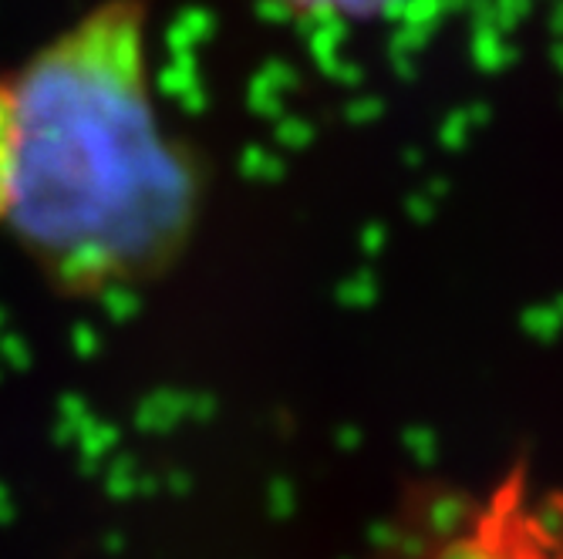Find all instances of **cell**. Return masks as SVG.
<instances>
[{"instance_id": "1", "label": "cell", "mask_w": 563, "mask_h": 559, "mask_svg": "<svg viewBox=\"0 0 563 559\" xmlns=\"http://www.w3.org/2000/svg\"><path fill=\"white\" fill-rule=\"evenodd\" d=\"M8 216L37 277L68 300L163 280L192 243L202 179L166 132L145 0H98L11 78Z\"/></svg>"}, {"instance_id": "2", "label": "cell", "mask_w": 563, "mask_h": 559, "mask_svg": "<svg viewBox=\"0 0 563 559\" xmlns=\"http://www.w3.org/2000/svg\"><path fill=\"white\" fill-rule=\"evenodd\" d=\"M391 559H563V489L520 459L426 513Z\"/></svg>"}, {"instance_id": "3", "label": "cell", "mask_w": 563, "mask_h": 559, "mask_svg": "<svg viewBox=\"0 0 563 559\" xmlns=\"http://www.w3.org/2000/svg\"><path fill=\"white\" fill-rule=\"evenodd\" d=\"M11 156H14L11 78H0V223L8 216V199H11Z\"/></svg>"}, {"instance_id": "4", "label": "cell", "mask_w": 563, "mask_h": 559, "mask_svg": "<svg viewBox=\"0 0 563 559\" xmlns=\"http://www.w3.org/2000/svg\"><path fill=\"white\" fill-rule=\"evenodd\" d=\"M284 4H294V8H334V11H344V14L368 18V14L385 11L391 0H284Z\"/></svg>"}]
</instances>
